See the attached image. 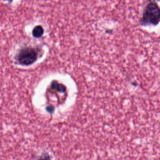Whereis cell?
Returning <instances> with one entry per match:
<instances>
[{
	"label": "cell",
	"mask_w": 160,
	"mask_h": 160,
	"mask_svg": "<svg viewBox=\"0 0 160 160\" xmlns=\"http://www.w3.org/2000/svg\"><path fill=\"white\" fill-rule=\"evenodd\" d=\"M39 52L37 48L32 47L23 48L19 50L16 59L20 65L28 66L37 61Z\"/></svg>",
	"instance_id": "1"
},
{
	"label": "cell",
	"mask_w": 160,
	"mask_h": 160,
	"mask_svg": "<svg viewBox=\"0 0 160 160\" xmlns=\"http://www.w3.org/2000/svg\"><path fill=\"white\" fill-rule=\"evenodd\" d=\"M160 20V9L156 3L151 2L146 7L142 22L144 24L156 25Z\"/></svg>",
	"instance_id": "2"
},
{
	"label": "cell",
	"mask_w": 160,
	"mask_h": 160,
	"mask_svg": "<svg viewBox=\"0 0 160 160\" xmlns=\"http://www.w3.org/2000/svg\"><path fill=\"white\" fill-rule=\"evenodd\" d=\"M44 33V30L43 27L40 25L35 26L32 29V36L34 38H41L43 35Z\"/></svg>",
	"instance_id": "3"
},
{
	"label": "cell",
	"mask_w": 160,
	"mask_h": 160,
	"mask_svg": "<svg viewBox=\"0 0 160 160\" xmlns=\"http://www.w3.org/2000/svg\"><path fill=\"white\" fill-rule=\"evenodd\" d=\"M52 88L57 89L58 91L60 92H64L65 91V88L61 84H58L57 82H54L51 85Z\"/></svg>",
	"instance_id": "4"
},
{
	"label": "cell",
	"mask_w": 160,
	"mask_h": 160,
	"mask_svg": "<svg viewBox=\"0 0 160 160\" xmlns=\"http://www.w3.org/2000/svg\"><path fill=\"white\" fill-rule=\"evenodd\" d=\"M53 109H54V108H53V107L51 106H49L47 107V110L49 112H53V110H54Z\"/></svg>",
	"instance_id": "5"
},
{
	"label": "cell",
	"mask_w": 160,
	"mask_h": 160,
	"mask_svg": "<svg viewBox=\"0 0 160 160\" xmlns=\"http://www.w3.org/2000/svg\"><path fill=\"white\" fill-rule=\"evenodd\" d=\"M3 1H7L9 2L10 3H12V2L13 0H3Z\"/></svg>",
	"instance_id": "6"
}]
</instances>
